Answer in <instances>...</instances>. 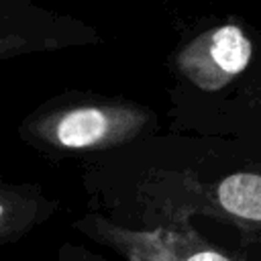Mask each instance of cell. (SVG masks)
I'll return each mask as SVG.
<instances>
[{
    "instance_id": "1",
    "label": "cell",
    "mask_w": 261,
    "mask_h": 261,
    "mask_svg": "<svg viewBox=\"0 0 261 261\" xmlns=\"http://www.w3.org/2000/svg\"><path fill=\"white\" fill-rule=\"evenodd\" d=\"M106 204L110 212L102 216L126 226H184L208 216L261 239V169L153 171Z\"/></svg>"
},
{
    "instance_id": "2",
    "label": "cell",
    "mask_w": 261,
    "mask_h": 261,
    "mask_svg": "<svg viewBox=\"0 0 261 261\" xmlns=\"http://www.w3.org/2000/svg\"><path fill=\"white\" fill-rule=\"evenodd\" d=\"M155 126L145 106L114 98H75L63 102L22 126V135L39 149L84 153L122 147Z\"/></svg>"
},
{
    "instance_id": "3",
    "label": "cell",
    "mask_w": 261,
    "mask_h": 261,
    "mask_svg": "<svg viewBox=\"0 0 261 261\" xmlns=\"http://www.w3.org/2000/svg\"><path fill=\"white\" fill-rule=\"evenodd\" d=\"M73 228L124 261H243L206 241L194 224L143 228L88 212L73 222Z\"/></svg>"
},
{
    "instance_id": "4",
    "label": "cell",
    "mask_w": 261,
    "mask_h": 261,
    "mask_svg": "<svg viewBox=\"0 0 261 261\" xmlns=\"http://www.w3.org/2000/svg\"><path fill=\"white\" fill-rule=\"evenodd\" d=\"M100 41L94 27L71 14L53 12L29 0H0V61Z\"/></svg>"
},
{
    "instance_id": "5",
    "label": "cell",
    "mask_w": 261,
    "mask_h": 261,
    "mask_svg": "<svg viewBox=\"0 0 261 261\" xmlns=\"http://www.w3.org/2000/svg\"><path fill=\"white\" fill-rule=\"evenodd\" d=\"M253 43L237 24H222L196 37L179 55L181 71L204 90H218L251 61Z\"/></svg>"
},
{
    "instance_id": "6",
    "label": "cell",
    "mask_w": 261,
    "mask_h": 261,
    "mask_svg": "<svg viewBox=\"0 0 261 261\" xmlns=\"http://www.w3.org/2000/svg\"><path fill=\"white\" fill-rule=\"evenodd\" d=\"M59 204L35 184L0 179V245L16 243L47 222Z\"/></svg>"
},
{
    "instance_id": "7",
    "label": "cell",
    "mask_w": 261,
    "mask_h": 261,
    "mask_svg": "<svg viewBox=\"0 0 261 261\" xmlns=\"http://www.w3.org/2000/svg\"><path fill=\"white\" fill-rule=\"evenodd\" d=\"M55 261H110L100 253H94L77 243H63L57 249Z\"/></svg>"
}]
</instances>
